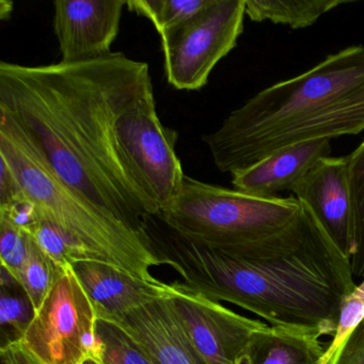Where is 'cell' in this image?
<instances>
[{
    "label": "cell",
    "mask_w": 364,
    "mask_h": 364,
    "mask_svg": "<svg viewBox=\"0 0 364 364\" xmlns=\"http://www.w3.org/2000/svg\"><path fill=\"white\" fill-rule=\"evenodd\" d=\"M153 91L148 63L122 53L39 67L0 63V109L65 184L141 232L150 213L125 164L119 127Z\"/></svg>",
    "instance_id": "6da1fadb"
},
{
    "label": "cell",
    "mask_w": 364,
    "mask_h": 364,
    "mask_svg": "<svg viewBox=\"0 0 364 364\" xmlns=\"http://www.w3.org/2000/svg\"><path fill=\"white\" fill-rule=\"evenodd\" d=\"M301 206L280 233L228 252L170 230L148 234L161 264L173 267L191 291L236 304L272 327L333 338L343 302L358 285L350 259Z\"/></svg>",
    "instance_id": "7a4b0ae2"
},
{
    "label": "cell",
    "mask_w": 364,
    "mask_h": 364,
    "mask_svg": "<svg viewBox=\"0 0 364 364\" xmlns=\"http://www.w3.org/2000/svg\"><path fill=\"white\" fill-rule=\"evenodd\" d=\"M363 131L364 46H353L259 91L202 140L233 176L287 146Z\"/></svg>",
    "instance_id": "3957f363"
},
{
    "label": "cell",
    "mask_w": 364,
    "mask_h": 364,
    "mask_svg": "<svg viewBox=\"0 0 364 364\" xmlns=\"http://www.w3.org/2000/svg\"><path fill=\"white\" fill-rule=\"evenodd\" d=\"M0 155L7 159L42 218L99 255L105 263L155 281L161 265L146 232L127 225L65 184L26 132L0 109Z\"/></svg>",
    "instance_id": "277c9868"
},
{
    "label": "cell",
    "mask_w": 364,
    "mask_h": 364,
    "mask_svg": "<svg viewBox=\"0 0 364 364\" xmlns=\"http://www.w3.org/2000/svg\"><path fill=\"white\" fill-rule=\"evenodd\" d=\"M301 208L295 197H253L185 176L156 217L181 237L228 252L280 233Z\"/></svg>",
    "instance_id": "5b68a950"
},
{
    "label": "cell",
    "mask_w": 364,
    "mask_h": 364,
    "mask_svg": "<svg viewBox=\"0 0 364 364\" xmlns=\"http://www.w3.org/2000/svg\"><path fill=\"white\" fill-rule=\"evenodd\" d=\"M97 313L72 266L59 277L18 344L43 364L102 361Z\"/></svg>",
    "instance_id": "8992f818"
},
{
    "label": "cell",
    "mask_w": 364,
    "mask_h": 364,
    "mask_svg": "<svg viewBox=\"0 0 364 364\" xmlns=\"http://www.w3.org/2000/svg\"><path fill=\"white\" fill-rule=\"evenodd\" d=\"M245 0H210L195 16L161 35L168 84L176 90L206 86L217 63L244 31Z\"/></svg>",
    "instance_id": "52a82bcc"
},
{
    "label": "cell",
    "mask_w": 364,
    "mask_h": 364,
    "mask_svg": "<svg viewBox=\"0 0 364 364\" xmlns=\"http://www.w3.org/2000/svg\"><path fill=\"white\" fill-rule=\"evenodd\" d=\"M178 135L161 124L154 91L140 99L121 120L119 139L125 164L148 204L157 216L173 199L184 181L176 152Z\"/></svg>",
    "instance_id": "ba28073f"
},
{
    "label": "cell",
    "mask_w": 364,
    "mask_h": 364,
    "mask_svg": "<svg viewBox=\"0 0 364 364\" xmlns=\"http://www.w3.org/2000/svg\"><path fill=\"white\" fill-rule=\"evenodd\" d=\"M172 284V300L178 316L206 364L235 363L253 332L266 325L233 312L218 301L191 291L182 282Z\"/></svg>",
    "instance_id": "9c48e42d"
},
{
    "label": "cell",
    "mask_w": 364,
    "mask_h": 364,
    "mask_svg": "<svg viewBox=\"0 0 364 364\" xmlns=\"http://www.w3.org/2000/svg\"><path fill=\"white\" fill-rule=\"evenodd\" d=\"M291 193L351 261L355 253V231L347 156L321 159Z\"/></svg>",
    "instance_id": "30bf717a"
},
{
    "label": "cell",
    "mask_w": 364,
    "mask_h": 364,
    "mask_svg": "<svg viewBox=\"0 0 364 364\" xmlns=\"http://www.w3.org/2000/svg\"><path fill=\"white\" fill-rule=\"evenodd\" d=\"M123 0H57L53 27L60 63L93 60L112 54L120 31Z\"/></svg>",
    "instance_id": "8fae6325"
},
{
    "label": "cell",
    "mask_w": 364,
    "mask_h": 364,
    "mask_svg": "<svg viewBox=\"0 0 364 364\" xmlns=\"http://www.w3.org/2000/svg\"><path fill=\"white\" fill-rule=\"evenodd\" d=\"M106 321L133 338L153 364H206L191 343L172 296Z\"/></svg>",
    "instance_id": "7c38bea8"
},
{
    "label": "cell",
    "mask_w": 364,
    "mask_h": 364,
    "mask_svg": "<svg viewBox=\"0 0 364 364\" xmlns=\"http://www.w3.org/2000/svg\"><path fill=\"white\" fill-rule=\"evenodd\" d=\"M71 266L102 321L122 316L174 293L172 283L146 280L104 262H76Z\"/></svg>",
    "instance_id": "4fadbf2b"
},
{
    "label": "cell",
    "mask_w": 364,
    "mask_h": 364,
    "mask_svg": "<svg viewBox=\"0 0 364 364\" xmlns=\"http://www.w3.org/2000/svg\"><path fill=\"white\" fill-rule=\"evenodd\" d=\"M331 140L294 144L232 176L235 191L259 198H276L293 191L321 159L330 156Z\"/></svg>",
    "instance_id": "5bb4252c"
},
{
    "label": "cell",
    "mask_w": 364,
    "mask_h": 364,
    "mask_svg": "<svg viewBox=\"0 0 364 364\" xmlns=\"http://www.w3.org/2000/svg\"><path fill=\"white\" fill-rule=\"evenodd\" d=\"M325 351L318 336L266 323L234 364H321Z\"/></svg>",
    "instance_id": "9a60e30c"
},
{
    "label": "cell",
    "mask_w": 364,
    "mask_h": 364,
    "mask_svg": "<svg viewBox=\"0 0 364 364\" xmlns=\"http://www.w3.org/2000/svg\"><path fill=\"white\" fill-rule=\"evenodd\" d=\"M350 3L347 0H245V14L253 22L268 21L299 29L312 26L323 14Z\"/></svg>",
    "instance_id": "2e32d148"
},
{
    "label": "cell",
    "mask_w": 364,
    "mask_h": 364,
    "mask_svg": "<svg viewBox=\"0 0 364 364\" xmlns=\"http://www.w3.org/2000/svg\"><path fill=\"white\" fill-rule=\"evenodd\" d=\"M42 250L60 267L73 265L76 262H104L99 255L68 236L65 232L42 218L33 205V215L28 225L24 228ZM105 263V262H104Z\"/></svg>",
    "instance_id": "e0dca14e"
},
{
    "label": "cell",
    "mask_w": 364,
    "mask_h": 364,
    "mask_svg": "<svg viewBox=\"0 0 364 364\" xmlns=\"http://www.w3.org/2000/svg\"><path fill=\"white\" fill-rule=\"evenodd\" d=\"M0 287V323L3 336L8 334L7 343L3 345L6 346L18 342L24 336L36 311L24 287L3 267Z\"/></svg>",
    "instance_id": "ac0fdd59"
},
{
    "label": "cell",
    "mask_w": 364,
    "mask_h": 364,
    "mask_svg": "<svg viewBox=\"0 0 364 364\" xmlns=\"http://www.w3.org/2000/svg\"><path fill=\"white\" fill-rule=\"evenodd\" d=\"M65 268L57 265L29 234L26 257L16 280L24 287L36 312Z\"/></svg>",
    "instance_id": "d6986e66"
},
{
    "label": "cell",
    "mask_w": 364,
    "mask_h": 364,
    "mask_svg": "<svg viewBox=\"0 0 364 364\" xmlns=\"http://www.w3.org/2000/svg\"><path fill=\"white\" fill-rule=\"evenodd\" d=\"M208 3L210 0H129L127 6L151 21L161 36L195 16Z\"/></svg>",
    "instance_id": "ffe728a7"
},
{
    "label": "cell",
    "mask_w": 364,
    "mask_h": 364,
    "mask_svg": "<svg viewBox=\"0 0 364 364\" xmlns=\"http://www.w3.org/2000/svg\"><path fill=\"white\" fill-rule=\"evenodd\" d=\"M347 159L355 231V253L351 259V269L353 278L364 280V140Z\"/></svg>",
    "instance_id": "44dd1931"
},
{
    "label": "cell",
    "mask_w": 364,
    "mask_h": 364,
    "mask_svg": "<svg viewBox=\"0 0 364 364\" xmlns=\"http://www.w3.org/2000/svg\"><path fill=\"white\" fill-rule=\"evenodd\" d=\"M97 332L103 343V364H153L150 358L118 326L110 321H97Z\"/></svg>",
    "instance_id": "7402d4cb"
},
{
    "label": "cell",
    "mask_w": 364,
    "mask_h": 364,
    "mask_svg": "<svg viewBox=\"0 0 364 364\" xmlns=\"http://www.w3.org/2000/svg\"><path fill=\"white\" fill-rule=\"evenodd\" d=\"M29 233L6 213H0L1 267L18 278L28 249Z\"/></svg>",
    "instance_id": "603a6c76"
},
{
    "label": "cell",
    "mask_w": 364,
    "mask_h": 364,
    "mask_svg": "<svg viewBox=\"0 0 364 364\" xmlns=\"http://www.w3.org/2000/svg\"><path fill=\"white\" fill-rule=\"evenodd\" d=\"M364 319V280L355 287V291L344 300L341 308L340 318L336 334L329 346L326 349L321 364L329 363L343 343L355 331Z\"/></svg>",
    "instance_id": "cb8c5ba5"
},
{
    "label": "cell",
    "mask_w": 364,
    "mask_h": 364,
    "mask_svg": "<svg viewBox=\"0 0 364 364\" xmlns=\"http://www.w3.org/2000/svg\"><path fill=\"white\" fill-rule=\"evenodd\" d=\"M28 201L14 168L0 155V210H10Z\"/></svg>",
    "instance_id": "d4e9b609"
},
{
    "label": "cell",
    "mask_w": 364,
    "mask_h": 364,
    "mask_svg": "<svg viewBox=\"0 0 364 364\" xmlns=\"http://www.w3.org/2000/svg\"><path fill=\"white\" fill-rule=\"evenodd\" d=\"M328 364H364V319Z\"/></svg>",
    "instance_id": "484cf974"
},
{
    "label": "cell",
    "mask_w": 364,
    "mask_h": 364,
    "mask_svg": "<svg viewBox=\"0 0 364 364\" xmlns=\"http://www.w3.org/2000/svg\"><path fill=\"white\" fill-rule=\"evenodd\" d=\"M1 355L7 358L10 364H43L18 342L1 347Z\"/></svg>",
    "instance_id": "4316f807"
},
{
    "label": "cell",
    "mask_w": 364,
    "mask_h": 364,
    "mask_svg": "<svg viewBox=\"0 0 364 364\" xmlns=\"http://www.w3.org/2000/svg\"><path fill=\"white\" fill-rule=\"evenodd\" d=\"M12 10H14V4L10 3V1H5V0L0 1V18L1 20L10 18Z\"/></svg>",
    "instance_id": "83f0119b"
},
{
    "label": "cell",
    "mask_w": 364,
    "mask_h": 364,
    "mask_svg": "<svg viewBox=\"0 0 364 364\" xmlns=\"http://www.w3.org/2000/svg\"><path fill=\"white\" fill-rule=\"evenodd\" d=\"M84 364H103V363H102V361H100V360L89 359V360H87V361L85 362Z\"/></svg>",
    "instance_id": "f1b7e54d"
},
{
    "label": "cell",
    "mask_w": 364,
    "mask_h": 364,
    "mask_svg": "<svg viewBox=\"0 0 364 364\" xmlns=\"http://www.w3.org/2000/svg\"><path fill=\"white\" fill-rule=\"evenodd\" d=\"M1 364H10V362L8 361L7 358L4 357V355H1Z\"/></svg>",
    "instance_id": "f546056e"
}]
</instances>
